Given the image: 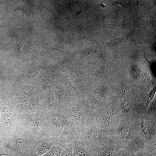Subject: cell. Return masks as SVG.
Returning <instances> with one entry per match:
<instances>
[{"label":"cell","mask_w":156,"mask_h":156,"mask_svg":"<svg viewBox=\"0 0 156 156\" xmlns=\"http://www.w3.org/2000/svg\"><path fill=\"white\" fill-rule=\"evenodd\" d=\"M99 53L96 48L92 47L84 49L79 53V55L84 58L89 57L97 56Z\"/></svg>","instance_id":"cell-19"},{"label":"cell","mask_w":156,"mask_h":156,"mask_svg":"<svg viewBox=\"0 0 156 156\" xmlns=\"http://www.w3.org/2000/svg\"><path fill=\"white\" fill-rule=\"evenodd\" d=\"M120 87L123 95H127L129 93L130 87L125 82H122L121 83Z\"/></svg>","instance_id":"cell-24"},{"label":"cell","mask_w":156,"mask_h":156,"mask_svg":"<svg viewBox=\"0 0 156 156\" xmlns=\"http://www.w3.org/2000/svg\"><path fill=\"white\" fill-rule=\"evenodd\" d=\"M101 5V6H102V7H105V5L104 4H102Z\"/></svg>","instance_id":"cell-37"},{"label":"cell","mask_w":156,"mask_h":156,"mask_svg":"<svg viewBox=\"0 0 156 156\" xmlns=\"http://www.w3.org/2000/svg\"><path fill=\"white\" fill-rule=\"evenodd\" d=\"M134 154H135V153H134L133 154V156H134Z\"/></svg>","instance_id":"cell-38"},{"label":"cell","mask_w":156,"mask_h":156,"mask_svg":"<svg viewBox=\"0 0 156 156\" xmlns=\"http://www.w3.org/2000/svg\"><path fill=\"white\" fill-rule=\"evenodd\" d=\"M143 73L146 77H150V75H151L149 70H144V71Z\"/></svg>","instance_id":"cell-35"},{"label":"cell","mask_w":156,"mask_h":156,"mask_svg":"<svg viewBox=\"0 0 156 156\" xmlns=\"http://www.w3.org/2000/svg\"><path fill=\"white\" fill-rule=\"evenodd\" d=\"M64 146L60 142H56L53 144L51 149L47 153L51 154L53 156H60Z\"/></svg>","instance_id":"cell-18"},{"label":"cell","mask_w":156,"mask_h":156,"mask_svg":"<svg viewBox=\"0 0 156 156\" xmlns=\"http://www.w3.org/2000/svg\"><path fill=\"white\" fill-rule=\"evenodd\" d=\"M149 118L156 120V101L153 102L150 105L146 112Z\"/></svg>","instance_id":"cell-21"},{"label":"cell","mask_w":156,"mask_h":156,"mask_svg":"<svg viewBox=\"0 0 156 156\" xmlns=\"http://www.w3.org/2000/svg\"><path fill=\"white\" fill-rule=\"evenodd\" d=\"M101 119L100 142L106 139H112L120 119L116 109L115 101H112L108 102Z\"/></svg>","instance_id":"cell-6"},{"label":"cell","mask_w":156,"mask_h":156,"mask_svg":"<svg viewBox=\"0 0 156 156\" xmlns=\"http://www.w3.org/2000/svg\"><path fill=\"white\" fill-rule=\"evenodd\" d=\"M143 155L144 156H156V139L152 140L144 143Z\"/></svg>","instance_id":"cell-17"},{"label":"cell","mask_w":156,"mask_h":156,"mask_svg":"<svg viewBox=\"0 0 156 156\" xmlns=\"http://www.w3.org/2000/svg\"><path fill=\"white\" fill-rule=\"evenodd\" d=\"M24 10H23L22 9H17L15 11V13L16 14L20 15H24Z\"/></svg>","instance_id":"cell-33"},{"label":"cell","mask_w":156,"mask_h":156,"mask_svg":"<svg viewBox=\"0 0 156 156\" xmlns=\"http://www.w3.org/2000/svg\"><path fill=\"white\" fill-rule=\"evenodd\" d=\"M122 148L133 149L136 151L138 149L130 142L108 139L100 142L94 151V156H116L117 153Z\"/></svg>","instance_id":"cell-7"},{"label":"cell","mask_w":156,"mask_h":156,"mask_svg":"<svg viewBox=\"0 0 156 156\" xmlns=\"http://www.w3.org/2000/svg\"><path fill=\"white\" fill-rule=\"evenodd\" d=\"M88 66L75 63L62 65L58 67L67 81L71 92L87 98L88 93L85 87V79Z\"/></svg>","instance_id":"cell-1"},{"label":"cell","mask_w":156,"mask_h":156,"mask_svg":"<svg viewBox=\"0 0 156 156\" xmlns=\"http://www.w3.org/2000/svg\"><path fill=\"white\" fill-rule=\"evenodd\" d=\"M111 20L112 19L110 17L106 16L103 18V21L104 23H109L112 22V21Z\"/></svg>","instance_id":"cell-32"},{"label":"cell","mask_w":156,"mask_h":156,"mask_svg":"<svg viewBox=\"0 0 156 156\" xmlns=\"http://www.w3.org/2000/svg\"><path fill=\"white\" fill-rule=\"evenodd\" d=\"M135 151L133 149H127L122 153L121 156H133Z\"/></svg>","instance_id":"cell-27"},{"label":"cell","mask_w":156,"mask_h":156,"mask_svg":"<svg viewBox=\"0 0 156 156\" xmlns=\"http://www.w3.org/2000/svg\"><path fill=\"white\" fill-rule=\"evenodd\" d=\"M56 142L58 141L55 138H46L41 140L34 145L31 150L30 156H39L44 155L48 152Z\"/></svg>","instance_id":"cell-14"},{"label":"cell","mask_w":156,"mask_h":156,"mask_svg":"<svg viewBox=\"0 0 156 156\" xmlns=\"http://www.w3.org/2000/svg\"><path fill=\"white\" fill-rule=\"evenodd\" d=\"M113 4L114 5L119 8H122L123 7V5L120 3L115 2Z\"/></svg>","instance_id":"cell-34"},{"label":"cell","mask_w":156,"mask_h":156,"mask_svg":"<svg viewBox=\"0 0 156 156\" xmlns=\"http://www.w3.org/2000/svg\"><path fill=\"white\" fill-rule=\"evenodd\" d=\"M71 93L68 105L69 113L81 133L90 122L87 98Z\"/></svg>","instance_id":"cell-4"},{"label":"cell","mask_w":156,"mask_h":156,"mask_svg":"<svg viewBox=\"0 0 156 156\" xmlns=\"http://www.w3.org/2000/svg\"><path fill=\"white\" fill-rule=\"evenodd\" d=\"M39 156H53L51 154L49 153H46L45 154H44L43 155Z\"/></svg>","instance_id":"cell-36"},{"label":"cell","mask_w":156,"mask_h":156,"mask_svg":"<svg viewBox=\"0 0 156 156\" xmlns=\"http://www.w3.org/2000/svg\"><path fill=\"white\" fill-rule=\"evenodd\" d=\"M73 156H94L93 151L79 140L72 146Z\"/></svg>","instance_id":"cell-15"},{"label":"cell","mask_w":156,"mask_h":156,"mask_svg":"<svg viewBox=\"0 0 156 156\" xmlns=\"http://www.w3.org/2000/svg\"><path fill=\"white\" fill-rule=\"evenodd\" d=\"M43 109L39 104L30 101L26 105L25 111L18 114V127L29 137L32 125L40 112Z\"/></svg>","instance_id":"cell-9"},{"label":"cell","mask_w":156,"mask_h":156,"mask_svg":"<svg viewBox=\"0 0 156 156\" xmlns=\"http://www.w3.org/2000/svg\"><path fill=\"white\" fill-rule=\"evenodd\" d=\"M140 120V127L145 137L144 143L156 139V120L151 119L147 116L142 118Z\"/></svg>","instance_id":"cell-12"},{"label":"cell","mask_w":156,"mask_h":156,"mask_svg":"<svg viewBox=\"0 0 156 156\" xmlns=\"http://www.w3.org/2000/svg\"><path fill=\"white\" fill-rule=\"evenodd\" d=\"M81 35L85 39L89 40L90 41H92V38L90 35V34L86 32L85 30L83 31H82Z\"/></svg>","instance_id":"cell-28"},{"label":"cell","mask_w":156,"mask_h":156,"mask_svg":"<svg viewBox=\"0 0 156 156\" xmlns=\"http://www.w3.org/2000/svg\"><path fill=\"white\" fill-rule=\"evenodd\" d=\"M36 143L18 127L6 138L4 146L10 156H30Z\"/></svg>","instance_id":"cell-3"},{"label":"cell","mask_w":156,"mask_h":156,"mask_svg":"<svg viewBox=\"0 0 156 156\" xmlns=\"http://www.w3.org/2000/svg\"><path fill=\"white\" fill-rule=\"evenodd\" d=\"M123 25L125 28H129L131 25V21L128 19H125L123 22Z\"/></svg>","instance_id":"cell-30"},{"label":"cell","mask_w":156,"mask_h":156,"mask_svg":"<svg viewBox=\"0 0 156 156\" xmlns=\"http://www.w3.org/2000/svg\"><path fill=\"white\" fill-rule=\"evenodd\" d=\"M81 133L74 120L71 116L70 123L68 126L64 128L59 142L66 146H72L79 139Z\"/></svg>","instance_id":"cell-11"},{"label":"cell","mask_w":156,"mask_h":156,"mask_svg":"<svg viewBox=\"0 0 156 156\" xmlns=\"http://www.w3.org/2000/svg\"><path fill=\"white\" fill-rule=\"evenodd\" d=\"M131 75L134 79L138 78L140 73V70L137 66L134 65L133 66L131 70Z\"/></svg>","instance_id":"cell-22"},{"label":"cell","mask_w":156,"mask_h":156,"mask_svg":"<svg viewBox=\"0 0 156 156\" xmlns=\"http://www.w3.org/2000/svg\"><path fill=\"white\" fill-rule=\"evenodd\" d=\"M101 120V117L92 120L79 139L93 152L100 143Z\"/></svg>","instance_id":"cell-8"},{"label":"cell","mask_w":156,"mask_h":156,"mask_svg":"<svg viewBox=\"0 0 156 156\" xmlns=\"http://www.w3.org/2000/svg\"><path fill=\"white\" fill-rule=\"evenodd\" d=\"M60 156H73L72 146H64Z\"/></svg>","instance_id":"cell-23"},{"label":"cell","mask_w":156,"mask_h":156,"mask_svg":"<svg viewBox=\"0 0 156 156\" xmlns=\"http://www.w3.org/2000/svg\"><path fill=\"white\" fill-rule=\"evenodd\" d=\"M123 40V38L113 40L108 42L106 45L109 47H114L117 46Z\"/></svg>","instance_id":"cell-25"},{"label":"cell","mask_w":156,"mask_h":156,"mask_svg":"<svg viewBox=\"0 0 156 156\" xmlns=\"http://www.w3.org/2000/svg\"><path fill=\"white\" fill-rule=\"evenodd\" d=\"M55 114L64 127L69 125L70 122L71 116L68 108L58 105L57 111Z\"/></svg>","instance_id":"cell-16"},{"label":"cell","mask_w":156,"mask_h":156,"mask_svg":"<svg viewBox=\"0 0 156 156\" xmlns=\"http://www.w3.org/2000/svg\"><path fill=\"white\" fill-rule=\"evenodd\" d=\"M107 31L108 33L111 35L116 34L117 33V31L116 29L112 27H107Z\"/></svg>","instance_id":"cell-29"},{"label":"cell","mask_w":156,"mask_h":156,"mask_svg":"<svg viewBox=\"0 0 156 156\" xmlns=\"http://www.w3.org/2000/svg\"><path fill=\"white\" fill-rule=\"evenodd\" d=\"M105 87L103 79L88 90L87 105L90 121L94 118L101 117L105 106L108 103L104 94Z\"/></svg>","instance_id":"cell-5"},{"label":"cell","mask_w":156,"mask_h":156,"mask_svg":"<svg viewBox=\"0 0 156 156\" xmlns=\"http://www.w3.org/2000/svg\"><path fill=\"white\" fill-rule=\"evenodd\" d=\"M140 120L120 118L112 139L130 142L139 149L142 146L145 140L144 135L140 127Z\"/></svg>","instance_id":"cell-2"},{"label":"cell","mask_w":156,"mask_h":156,"mask_svg":"<svg viewBox=\"0 0 156 156\" xmlns=\"http://www.w3.org/2000/svg\"><path fill=\"white\" fill-rule=\"evenodd\" d=\"M46 119L49 129L59 142L64 127L57 117L55 114H46Z\"/></svg>","instance_id":"cell-13"},{"label":"cell","mask_w":156,"mask_h":156,"mask_svg":"<svg viewBox=\"0 0 156 156\" xmlns=\"http://www.w3.org/2000/svg\"><path fill=\"white\" fill-rule=\"evenodd\" d=\"M59 71L52 82V86L58 105L68 108L70 89L65 78Z\"/></svg>","instance_id":"cell-10"},{"label":"cell","mask_w":156,"mask_h":156,"mask_svg":"<svg viewBox=\"0 0 156 156\" xmlns=\"http://www.w3.org/2000/svg\"><path fill=\"white\" fill-rule=\"evenodd\" d=\"M14 45L18 52L20 53H21L22 48L25 45V43L17 40H15L14 41Z\"/></svg>","instance_id":"cell-26"},{"label":"cell","mask_w":156,"mask_h":156,"mask_svg":"<svg viewBox=\"0 0 156 156\" xmlns=\"http://www.w3.org/2000/svg\"><path fill=\"white\" fill-rule=\"evenodd\" d=\"M46 53L50 56L55 57H63L65 55V53L57 49L51 48L49 49Z\"/></svg>","instance_id":"cell-20"},{"label":"cell","mask_w":156,"mask_h":156,"mask_svg":"<svg viewBox=\"0 0 156 156\" xmlns=\"http://www.w3.org/2000/svg\"><path fill=\"white\" fill-rule=\"evenodd\" d=\"M143 147L142 146L139 148L136 151L135 153L134 156H144L142 153Z\"/></svg>","instance_id":"cell-31"}]
</instances>
